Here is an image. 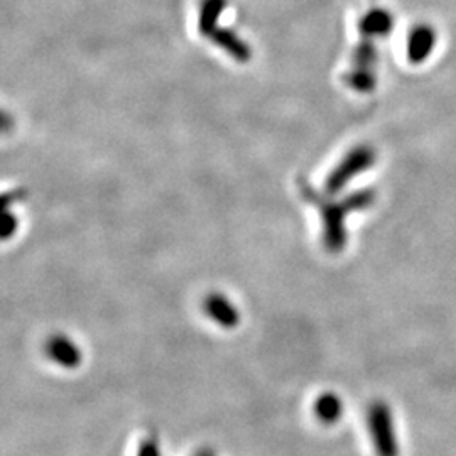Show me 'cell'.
Listing matches in <instances>:
<instances>
[{"instance_id":"1","label":"cell","mask_w":456,"mask_h":456,"mask_svg":"<svg viewBox=\"0 0 456 456\" xmlns=\"http://www.w3.org/2000/svg\"><path fill=\"white\" fill-rule=\"evenodd\" d=\"M299 190L303 198L320 210L322 225H323L322 240H323V247L331 254L342 252L346 245L348 240L346 216L350 213L363 212L370 208L377 196L374 190L367 188V190H360L352 195L345 196L338 201H333V200L323 198L305 180L299 181Z\"/></svg>"},{"instance_id":"2","label":"cell","mask_w":456,"mask_h":456,"mask_svg":"<svg viewBox=\"0 0 456 456\" xmlns=\"http://www.w3.org/2000/svg\"><path fill=\"white\" fill-rule=\"evenodd\" d=\"M367 428L377 456H399V436L391 406L377 399L367 408Z\"/></svg>"},{"instance_id":"3","label":"cell","mask_w":456,"mask_h":456,"mask_svg":"<svg viewBox=\"0 0 456 456\" xmlns=\"http://www.w3.org/2000/svg\"><path fill=\"white\" fill-rule=\"evenodd\" d=\"M375 158L377 154L374 147L365 146V144L348 151L342 161L337 164L328 175L325 183L326 195H338L350 181L355 180L359 175L369 171L374 166Z\"/></svg>"},{"instance_id":"4","label":"cell","mask_w":456,"mask_h":456,"mask_svg":"<svg viewBox=\"0 0 456 456\" xmlns=\"http://www.w3.org/2000/svg\"><path fill=\"white\" fill-rule=\"evenodd\" d=\"M375 65H377L375 39L362 37L359 46L354 51L352 68L345 78L346 85L359 94H370L377 85Z\"/></svg>"},{"instance_id":"5","label":"cell","mask_w":456,"mask_h":456,"mask_svg":"<svg viewBox=\"0 0 456 456\" xmlns=\"http://www.w3.org/2000/svg\"><path fill=\"white\" fill-rule=\"evenodd\" d=\"M438 33L429 24H418L408 36V60L412 65L424 63L436 49Z\"/></svg>"},{"instance_id":"6","label":"cell","mask_w":456,"mask_h":456,"mask_svg":"<svg viewBox=\"0 0 456 456\" xmlns=\"http://www.w3.org/2000/svg\"><path fill=\"white\" fill-rule=\"evenodd\" d=\"M203 310L213 323H216L225 330H233L240 323V313L225 294H208L203 301Z\"/></svg>"},{"instance_id":"7","label":"cell","mask_w":456,"mask_h":456,"mask_svg":"<svg viewBox=\"0 0 456 456\" xmlns=\"http://www.w3.org/2000/svg\"><path fill=\"white\" fill-rule=\"evenodd\" d=\"M46 355L63 369H77L82 363V350L66 335H53L46 342Z\"/></svg>"},{"instance_id":"8","label":"cell","mask_w":456,"mask_h":456,"mask_svg":"<svg viewBox=\"0 0 456 456\" xmlns=\"http://www.w3.org/2000/svg\"><path fill=\"white\" fill-rule=\"evenodd\" d=\"M213 45H216L222 51H225L230 58H233L239 63H248L252 58V49L245 43L244 39L227 28H218L212 37Z\"/></svg>"},{"instance_id":"9","label":"cell","mask_w":456,"mask_h":456,"mask_svg":"<svg viewBox=\"0 0 456 456\" xmlns=\"http://www.w3.org/2000/svg\"><path fill=\"white\" fill-rule=\"evenodd\" d=\"M394 16L387 9H372L360 19V36L367 39L384 37L394 31Z\"/></svg>"},{"instance_id":"10","label":"cell","mask_w":456,"mask_h":456,"mask_svg":"<svg viewBox=\"0 0 456 456\" xmlns=\"http://www.w3.org/2000/svg\"><path fill=\"white\" fill-rule=\"evenodd\" d=\"M227 7V0H201L198 12V31L201 36L212 37L218 29V20Z\"/></svg>"},{"instance_id":"11","label":"cell","mask_w":456,"mask_h":456,"mask_svg":"<svg viewBox=\"0 0 456 456\" xmlns=\"http://www.w3.org/2000/svg\"><path fill=\"white\" fill-rule=\"evenodd\" d=\"M314 414H316L318 421L326 426L338 423L343 416L342 397L333 392L322 394L314 403Z\"/></svg>"},{"instance_id":"12","label":"cell","mask_w":456,"mask_h":456,"mask_svg":"<svg viewBox=\"0 0 456 456\" xmlns=\"http://www.w3.org/2000/svg\"><path fill=\"white\" fill-rule=\"evenodd\" d=\"M137 456H163L161 455V448H159L158 438L154 435L147 436L146 440L141 443Z\"/></svg>"},{"instance_id":"13","label":"cell","mask_w":456,"mask_h":456,"mask_svg":"<svg viewBox=\"0 0 456 456\" xmlns=\"http://www.w3.org/2000/svg\"><path fill=\"white\" fill-rule=\"evenodd\" d=\"M17 230V218L16 215L12 213H5L4 216V222H2V237L4 240H9Z\"/></svg>"},{"instance_id":"14","label":"cell","mask_w":456,"mask_h":456,"mask_svg":"<svg viewBox=\"0 0 456 456\" xmlns=\"http://www.w3.org/2000/svg\"><path fill=\"white\" fill-rule=\"evenodd\" d=\"M195 456H215L212 450H208V448H205V450H200Z\"/></svg>"}]
</instances>
